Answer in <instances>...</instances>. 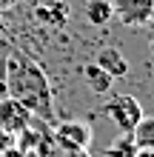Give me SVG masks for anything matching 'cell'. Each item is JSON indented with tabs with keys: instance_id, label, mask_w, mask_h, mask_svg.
<instances>
[{
	"instance_id": "3",
	"label": "cell",
	"mask_w": 154,
	"mask_h": 157,
	"mask_svg": "<svg viewBox=\"0 0 154 157\" xmlns=\"http://www.w3.org/2000/svg\"><path fill=\"white\" fill-rule=\"evenodd\" d=\"M49 134L60 149H69V151H88L94 137L92 126L83 120H54V128Z\"/></svg>"
},
{
	"instance_id": "8",
	"label": "cell",
	"mask_w": 154,
	"mask_h": 157,
	"mask_svg": "<svg viewBox=\"0 0 154 157\" xmlns=\"http://www.w3.org/2000/svg\"><path fill=\"white\" fill-rule=\"evenodd\" d=\"M86 20L92 26H108L114 20V12H111V0H88L86 9H83Z\"/></svg>"
},
{
	"instance_id": "9",
	"label": "cell",
	"mask_w": 154,
	"mask_h": 157,
	"mask_svg": "<svg viewBox=\"0 0 154 157\" xmlns=\"http://www.w3.org/2000/svg\"><path fill=\"white\" fill-rule=\"evenodd\" d=\"M131 140L137 149H154V120L148 114H143L140 123L131 128Z\"/></svg>"
},
{
	"instance_id": "16",
	"label": "cell",
	"mask_w": 154,
	"mask_h": 157,
	"mask_svg": "<svg viewBox=\"0 0 154 157\" xmlns=\"http://www.w3.org/2000/svg\"><path fill=\"white\" fill-rule=\"evenodd\" d=\"M20 0H0V12H9V9H14Z\"/></svg>"
},
{
	"instance_id": "1",
	"label": "cell",
	"mask_w": 154,
	"mask_h": 157,
	"mask_svg": "<svg viewBox=\"0 0 154 157\" xmlns=\"http://www.w3.org/2000/svg\"><path fill=\"white\" fill-rule=\"evenodd\" d=\"M6 94L17 100L32 112V117H40L46 123H54V94L51 83L34 60L26 54L9 52L6 57Z\"/></svg>"
},
{
	"instance_id": "11",
	"label": "cell",
	"mask_w": 154,
	"mask_h": 157,
	"mask_svg": "<svg viewBox=\"0 0 154 157\" xmlns=\"http://www.w3.org/2000/svg\"><path fill=\"white\" fill-rule=\"evenodd\" d=\"M134 151H137V146H134L131 134H120L114 143L106 146V157H134Z\"/></svg>"
},
{
	"instance_id": "6",
	"label": "cell",
	"mask_w": 154,
	"mask_h": 157,
	"mask_svg": "<svg viewBox=\"0 0 154 157\" xmlns=\"http://www.w3.org/2000/svg\"><path fill=\"white\" fill-rule=\"evenodd\" d=\"M94 63L106 71L108 77H114V80H120V77H126L131 71L126 54L117 49V46H106V49H100V52H97V57H94Z\"/></svg>"
},
{
	"instance_id": "17",
	"label": "cell",
	"mask_w": 154,
	"mask_h": 157,
	"mask_svg": "<svg viewBox=\"0 0 154 157\" xmlns=\"http://www.w3.org/2000/svg\"><path fill=\"white\" fill-rule=\"evenodd\" d=\"M134 157H154V149H137Z\"/></svg>"
},
{
	"instance_id": "14",
	"label": "cell",
	"mask_w": 154,
	"mask_h": 157,
	"mask_svg": "<svg viewBox=\"0 0 154 157\" xmlns=\"http://www.w3.org/2000/svg\"><path fill=\"white\" fill-rule=\"evenodd\" d=\"M0 157H29V154H26V151L20 149V146H14V143H12V146H9V149L3 151V154H0Z\"/></svg>"
},
{
	"instance_id": "12",
	"label": "cell",
	"mask_w": 154,
	"mask_h": 157,
	"mask_svg": "<svg viewBox=\"0 0 154 157\" xmlns=\"http://www.w3.org/2000/svg\"><path fill=\"white\" fill-rule=\"evenodd\" d=\"M37 154H40V157H92L88 151H69V149H60V146L51 140V134H46V140L40 143Z\"/></svg>"
},
{
	"instance_id": "15",
	"label": "cell",
	"mask_w": 154,
	"mask_h": 157,
	"mask_svg": "<svg viewBox=\"0 0 154 157\" xmlns=\"http://www.w3.org/2000/svg\"><path fill=\"white\" fill-rule=\"evenodd\" d=\"M12 143H14V137L9 134V132H3V128H0V154H3V151L9 149V146H12Z\"/></svg>"
},
{
	"instance_id": "10",
	"label": "cell",
	"mask_w": 154,
	"mask_h": 157,
	"mask_svg": "<svg viewBox=\"0 0 154 157\" xmlns=\"http://www.w3.org/2000/svg\"><path fill=\"white\" fill-rule=\"evenodd\" d=\"M40 20H49L51 26H63L69 20V6H63L60 0H46L40 9H37Z\"/></svg>"
},
{
	"instance_id": "4",
	"label": "cell",
	"mask_w": 154,
	"mask_h": 157,
	"mask_svg": "<svg viewBox=\"0 0 154 157\" xmlns=\"http://www.w3.org/2000/svg\"><path fill=\"white\" fill-rule=\"evenodd\" d=\"M111 12L123 26L140 29L148 26L154 17V0H111Z\"/></svg>"
},
{
	"instance_id": "13",
	"label": "cell",
	"mask_w": 154,
	"mask_h": 157,
	"mask_svg": "<svg viewBox=\"0 0 154 157\" xmlns=\"http://www.w3.org/2000/svg\"><path fill=\"white\" fill-rule=\"evenodd\" d=\"M6 57H9V49L0 43V97H6Z\"/></svg>"
},
{
	"instance_id": "5",
	"label": "cell",
	"mask_w": 154,
	"mask_h": 157,
	"mask_svg": "<svg viewBox=\"0 0 154 157\" xmlns=\"http://www.w3.org/2000/svg\"><path fill=\"white\" fill-rule=\"evenodd\" d=\"M32 123H34V117H32V112L26 106H20L17 100H12L9 94L0 97V128H3V132L17 137L23 128H29Z\"/></svg>"
},
{
	"instance_id": "18",
	"label": "cell",
	"mask_w": 154,
	"mask_h": 157,
	"mask_svg": "<svg viewBox=\"0 0 154 157\" xmlns=\"http://www.w3.org/2000/svg\"><path fill=\"white\" fill-rule=\"evenodd\" d=\"M6 32V23H3V12H0V34Z\"/></svg>"
},
{
	"instance_id": "2",
	"label": "cell",
	"mask_w": 154,
	"mask_h": 157,
	"mask_svg": "<svg viewBox=\"0 0 154 157\" xmlns=\"http://www.w3.org/2000/svg\"><path fill=\"white\" fill-rule=\"evenodd\" d=\"M103 114L117 126L120 134H131V128L140 123V117L146 112H143V106H140L137 97H131V94H114V97L106 100Z\"/></svg>"
},
{
	"instance_id": "7",
	"label": "cell",
	"mask_w": 154,
	"mask_h": 157,
	"mask_svg": "<svg viewBox=\"0 0 154 157\" xmlns=\"http://www.w3.org/2000/svg\"><path fill=\"white\" fill-rule=\"evenodd\" d=\"M80 77L86 80V86L92 89L94 94H108L111 86H114V77H108L97 63H83V66H80Z\"/></svg>"
}]
</instances>
